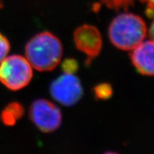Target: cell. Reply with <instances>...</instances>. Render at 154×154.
Listing matches in <instances>:
<instances>
[{
    "label": "cell",
    "instance_id": "4fadbf2b",
    "mask_svg": "<svg viewBox=\"0 0 154 154\" xmlns=\"http://www.w3.org/2000/svg\"><path fill=\"white\" fill-rule=\"evenodd\" d=\"M140 1L146 4V7H153V0H140Z\"/></svg>",
    "mask_w": 154,
    "mask_h": 154
},
{
    "label": "cell",
    "instance_id": "ba28073f",
    "mask_svg": "<svg viewBox=\"0 0 154 154\" xmlns=\"http://www.w3.org/2000/svg\"><path fill=\"white\" fill-rule=\"evenodd\" d=\"M24 113L23 106L19 102H11L6 106L0 114V120L7 126H14Z\"/></svg>",
    "mask_w": 154,
    "mask_h": 154
},
{
    "label": "cell",
    "instance_id": "7c38bea8",
    "mask_svg": "<svg viewBox=\"0 0 154 154\" xmlns=\"http://www.w3.org/2000/svg\"><path fill=\"white\" fill-rule=\"evenodd\" d=\"M10 48V43H9L8 38L0 32V62L7 56H8Z\"/></svg>",
    "mask_w": 154,
    "mask_h": 154
},
{
    "label": "cell",
    "instance_id": "30bf717a",
    "mask_svg": "<svg viewBox=\"0 0 154 154\" xmlns=\"http://www.w3.org/2000/svg\"><path fill=\"white\" fill-rule=\"evenodd\" d=\"M101 2L109 9L119 11L128 9L134 6L135 0H101Z\"/></svg>",
    "mask_w": 154,
    "mask_h": 154
},
{
    "label": "cell",
    "instance_id": "3957f363",
    "mask_svg": "<svg viewBox=\"0 0 154 154\" xmlns=\"http://www.w3.org/2000/svg\"><path fill=\"white\" fill-rule=\"evenodd\" d=\"M33 78V67L25 57L7 56L0 62V82L11 91L27 86Z\"/></svg>",
    "mask_w": 154,
    "mask_h": 154
},
{
    "label": "cell",
    "instance_id": "9c48e42d",
    "mask_svg": "<svg viewBox=\"0 0 154 154\" xmlns=\"http://www.w3.org/2000/svg\"><path fill=\"white\" fill-rule=\"evenodd\" d=\"M93 92L96 99L99 100H107L113 95V88L109 83H100L94 86Z\"/></svg>",
    "mask_w": 154,
    "mask_h": 154
},
{
    "label": "cell",
    "instance_id": "5b68a950",
    "mask_svg": "<svg viewBox=\"0 0 154 154\" xmlns=\"http://www.w3.org/2000/svg\"><path fill=\"white\" fill-rule=\"evenodd\" d=\"M51 97L60 104L72 106L82 98L84 90L79 79L74 74H62L49 86Z\"/></svg>",
    "mask_w": 154,
    "mask_h": 154
},
{
    "label": "cell",
    "instance_id": "2e32d148",
    "mask_svg": "<svg viewBox=\"0 0 154 154\" xmlns=\"http://www.w3.org/2000/svg\"><path fill=\"white\" fill-rule=\"evenodd\" d=\"M2 7V4H1V1H0V7Z\"/></svg>",
    "mask_w": 154,
    "mask_h": 154
},
{
    "label": "cell",
    "instance_id": "9a60e30c",
    "mask_svg": "<svg viewBox=\"0 0 154 154\" xmlns=\"http://www.w3.org/2000/svg\"><path fill=\"white\" fill-rule=\"evenodd\" d=\"M103 154H118L117 153H115V152H106V153H103Z\"/></svg>",
    "mask_w": 154,
    "mask_h": 154
},
{
    "label": "cell",
    "instance_id": "277c9868",
    "mask_svg": "<svg viewBox=\"0 0 154 154\" xmlns=\"http://www.w3.org/2000/svg\"><path fill=\"white\" fill-rule=\"evenodd\" d=\"M29 115L36 128L44 133L55 131L62 122V113L59 107L47 99H38L32 102Z\"/></svg>",
    "mask_w": 154,
    "mask_h": 154
},
{
    "label": "cell",
    "instance_id": "5bb4252c",
    "mask_svg": "<svg viewBox=\"0 0 154 154\" xmlns=\"http://www.w3.org/2000/svg\"><path fill=\"white\" fill-rule=\"evenodd\" d=\"M149 35L151 37V39H153V24L152 23L151 26H150L149 31Z\"/></svg>",
    "mask_w": 154,
    "mask_h": 154
},
{
    "label": "cell",
    "instance_id": "6da1fadb",
    "mask_svg": "<svg viewBox=\"0 0 154 154\" xmlns=\"http://www.w3.org/2000/svg\"><path fill=\"white\" fill-rule=\"evenodd\" d=\"M25 57L38 72H50L61 62L63 45L51 32H42L32 36L24 48Z\"/></svg>",
    "mask_w": 154,
    "mask_h": 154
},
{
    "label": "cell",
    "instance_id": "7a4b0ae2",
    "mask_svg": "<svg viewBox=\"0 0 154 154\" xmlns=\"http://www.w3.org/2000/svg\"><path fill=\"white\" fill-rule=\"evenodd\" d=\"M148 31L146 22L133 13H120L112 19L108 29L111 44L123 51H131L145 40Z\"/></svg>",
    "mask_w": 154,
    "mask_h": 154
},
{
    "label": "cell",
    "instance_id": "8fae6325",
    "mask_svg": "<svg viewBox=\"0 0 154 154\" xmlns=\"http://www.w3.org/2000/svg\"><path fill=\"white\" fill-rule=\"evenodd\" d=\"M79 65L78 61L74 58H67L61 63V69L64 74H75L78 71Z\"/></svg>",
    "mask_w": 154,
    "mask_h": 154
},
{
    "label": "cell",
    "instance_id": "8992f818",
    "mask_svg": "<svg viewBox=\"0 0 154 154\" xmlns=\"http://www.w3.org/2000/svg\"><path fill=\"white\" fill-rule=\"evenodd\" d=\"M74 42L76 49L84 54L89 61L99 55L103 46L99 30L90 24H83L76 29Z\"/></svg>",
    "mask_w": 154,
    "mask_h": 154
},
{
    "label": "cell",
    "instance_id": "52a82bcc",
    "mask_svg": "<svg viewBox=\"0 0 154 154\" xmlns=\"http://www.w3.org/2000/svg\"><path fill=\"white\" fill-rule=\"evenodd\" d=\"M131 51V60L137 72L143 76H153L154 52L153 39L144 40Z\"/></svg>",
    "mask_w": 154,
    "mask_h": 154
}]
</instances>
